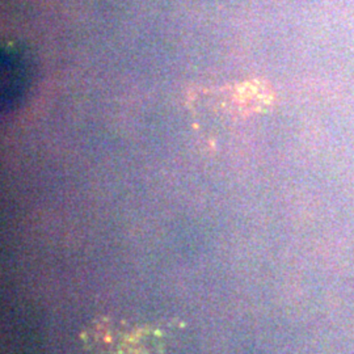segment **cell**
<instances>
[{
    "label": "cell",
    "instance_id": "6da1fadb",
    "mask_svg": "<svg viewBox=\"0 0 354 354\" xmlns=\"http://www.w3.org/2000/svg\"><path fill=\"white\" fill-rule=\"evenodd\" d=\"M30 61L24 51L4 50L1 55V102L10 111L21 102L30 86Z\"/></svg>",
    "mask_w": 354,
    "mask_h": 354
}]
</instances>
